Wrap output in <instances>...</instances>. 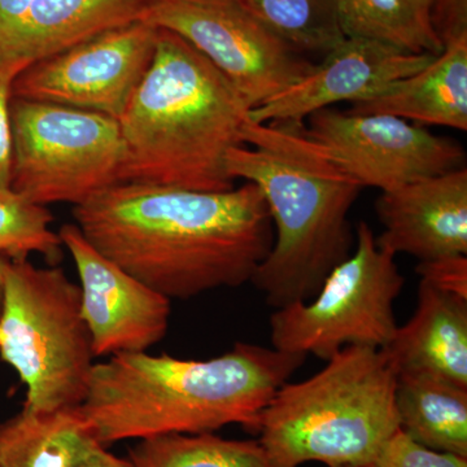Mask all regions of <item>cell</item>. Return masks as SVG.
Masks as SVG:
<instances>
[{
  "mask_svg": "<svg viewBox=\"0 0 467 467\" xmlns=\"http://www.w3.org/2000/svg\"><path fill=\"white\" fill-rule=\"evenodd\" d=\"M306 358L242 342L211 359L121 353L94 365L77 410L104 447L230 425L257 434L264 409Z\"/></svg>",
  "mask_w": 467,
  "mask_h": 467,
  "instance_id": "cell-2",
  "label": "cell"
},
{
  "mask_svg": "<svg viewBox=\"0 0 467 467\" xmlns=\"http://www.w3.org/2000/svg\"><path fill=\"white\" fill-rule=\"evenodd\" d=\"M77 467H134V465L130 460L116 456L107 451L104 445H99Z\"/></svg>",
  "mask_w": 467,
  "mask_h": 467,
  "instance_id": "cell-28",
  "label": "cell"
},
{
  "mask_svg": "<svg viewBox=\"0 0 467 467\" xmlns=\"http://www.w3.org/2000/svg\"><path fill=\"white\" fill-rule=\"evenodd\" d=\"M134 467H269L257 441H230L213 432L142 439L131 448Z\"/></svg>",
  "mask_w": 467,
  "mask_h": 467,
  "instance_id": "cell-21",
  "label": "cell"
},
{
  "mask_svg": "<svg viewBox=\"0 0 467 467\" xmlns=\"http://www.w3.org/2000/svg\"><path fill=\"white\" fill-rule=\"evenodd\" d=\"M306 133L364 187L380 192L465 167L456 140L391 115L326 109L308 117Z\"/></svg>",
  "mask_w": 467,
  "mask_h": 467,
  "instance_id": "cell-11",
  "label": "cell"
},
{
  "mask_svg": "<svg viewBox=\"0 0 467 467\" xmlns=\"http://www.w3.org/2000/svg\"><path fill=\"white\" fill-rule=\"evenodd\" d=\"M347 38L384 43L398 50L438 57L444 43L436 33L430 0H335Z\"/></svg>",
  "mask_w": 467,
  "mask_h": 467,
  "instance_id": "cell-20",
  "label": "cell"
},
{
  "mask_svg": "<svg viewBox=\"0 0 467 467\" xmlns=\"http://www.w3.org/2000/svg\"><path fill=\"white\" fill-rule=\"evenodd\" d=\"M261 23L295 50L325 55L346 36L335 0H244Z\"/></svg>",
  "mask_w": 467,
  "mask_h": 467,
  "instance_id": "cell-22",
  "label": "cell"
},
{
  "mask_svg": "<svg viewBox=\"0 0 467 467\" xmlns=\"http://www.w3.org/2000/svg\"><path fill=\"white\" fill-rule=\"evenodd\" d=\"M153 0H0V64L36 63L142 21Z\"/></svg>",
  "mask_w": 467,
  "mask_h": 467,
  "instance_id": "cell-15",
  "label": "cell"
},
{
  "mask_svg": "<svg viewBox=\"0 0 467 467\" xmlns=\"http://www.w3.org/2000/svg\"><path fill=\"white\" fill-rule=\"evenodd\" d=\"M142 21L182 36L235 86L251 110L315 64L264 26L244 0H153Z\"/></svg>",
  "mask_w": 467,
  "mask_h": 467,
  "instance_id": "cell-9",
  "label": "cell"
},
{
  "mask_svg": "<svg viewBox=\"0 0 467 467\" xmlns=\"http://www.w3.org/2000/svg\"><path fill=\"white\" fill-rule=\"evenodd\" d=\"M0 358L26 387L24 408L75 409L94 368L81 288L60 267L9 264L0 313Z\"/></svg>",
  "mask_w": 467,
  "mask_h": 467,
  "instance_id": "cell-6",
  "label": "cell"
},
{
  "mask_svg": "<svg viewBox=\"0 0 467 467\" xmlns=\"http://www.w3.org/2000/svg\"><path fill=\"white\" fill-rule=\"evenodd\" d=\"M431 17L441 42L467 34V0H430Z\"/></svg>",
  "mask_w": 467,
  "mask_h": 467,
  "instance_id": "cell-27",
  "label": "cell"
},
{
  "mask_svg": "<svg viewBox=\"0 0 467 467\" xmlns=\"http://www.w3.org/2000/svg\"><path fill=\"white\" fill-rule=\"evenodd\" d=\"M420 281L436 290L467 300V257L466 254L420 261L416 267Z\"/></svg>",
  "mask_w": 467,
  "mask_h": 467,
  "instance_id": "cell-26",
  "label": "cell"
},
{
  "mask_svg": "<svg viewBox=\"0 0 467 467\" xmlns=\"http://www.w3.org/2000/svg\"><path fill=\"white\" fill-rule=\"evenodd\" d=\"M434 55L409 54L384 43L344 38L303 78L252 109L254 122L306 125L318 110L370 100L425 67Z\"/></svg>",
  "mask_w": 467,
  "mask_h": 467,
  "instance_id": "cell-13",
  "label": "cell"
},
{
  "mask_svg": "<svg viewBox=\"0 0 467 467\" xmlns=\"http://www.w3.org/2000/svg\"><path fill=\"white\" fill-rule=\"evenodd\" d=\"M32 63L26 60L7 61L0 64V192L11 189L12 133L11 100L12 88L17 78Z\"/></svg>",
  "mask_w": 467,
  "mask_h": 467,
  "instance_id": "cell-25",
  "label": "cell"
},
{
  "mask_svg": "<svg viewBox=\"0 0 467 467\" xmlns=\"http://www.w3.org/2000/svg\"><path fill=\"white\" fill-rule=\"evenodd\" d=\"M251 109L182 36L159 29L155 55L124 115L119 183L230 192L227 153L243 144Z\"/></svg>",
  "mask_w": 467,
  "mask_h": 467,
  "instance_id": "cell-4",
  "label": "cell"
},
{
  "mask_svg": "<svg viewBox=\"0 0 467 467\" xmlns=\"http://www.w3.org/2000/svg\"><path fill=\"white\" fill-rule=\"evenodd\" d=\"M58 236L78 272L82 315L95 358L147 352L162 340L171 300L95 250L78 226L67 223Z\"/></svg>",
  "mask_w": 467,
  "mask_h": 467,
  "instance_id": "cell-12",
  "label": "cell"
},
{
  "mask_svg": "<svg viewBox=\"0 0 467 467\" xmlns=\"http://www.w3.org/2000/svg\"><path fill=\"white\" fill-rule=\"evenodd\" d=\"M158 27L135 21L27 67L12 98L99 113L119 121L155 55Z\"/></svg>",
  "mask_w": 467,
  "mask_h": 467,
  "instance_id": "cell-10",
  "label": "cell"
},
{
  "mask_svg": "<svg viewBox=\"0 0 467 467\" xmlns=\"http://www.w3.org/2000/svg\"><path fill=\"white\" fill-rule=\"evenodd\" d=\"M383 350L398 376L438 378L467 389V300L420 281L414 315Z\"/></svg>",
  "mask_w": 467,
  "mask_h": 467,
  "instance_id": "cell-16",
  "label": "cell"
},
{
  "mask_svg": "<svg viewBox=\"0 0 467 467\" xmlns=\"http://www.w3.org/2000/svg\"><path fill=\"white\" fill-rule=\"evenodd\" d=\"M368 467H467V459L429 450L399 430Z\"/></svg>",
  "mask_w": 467,
  "mask_h": 467,
  "instance_id": "cell-24",
  "label": "cell"
},
{
  "mask_svg": "<svg viewBox=\"0 0 467 467\" xmlns=\"http://www.w3.org/2000/svg\"><path fill=\"white\" fill-rule=\"evenodd\" d=\"M11 261L0 256V313H2L3 300H5V275Z\"/></svg>",
  "mask_w": 467,
  "mask_h": 467,
  "instance_id": "cell-29",
  "label": "cell"
},
{
  "mask_svg": "<svg viewBox=\"0 0 467 467\" xmlns=\"http://www.w3.org/2000/svg\"><path fill=\"white\" fill-rule=\"evenodd\" d=\"M335 467H362V466H335Z\"/></svg>",
  "mask_w": 467,
  "mask_h": 467,
  "instance_id": "cell-30",
  "label": "cell"
},
{
  "mask_svg": "<svg viewBox=\"0 0 467 467\" xmlns=\"http://www.w3.org/2000/svg\"><path fill=\"white\" fill-rule=\"evenodd\" d=\"M11 190L46 205H81L119 183V122L99 113L11 100Z\"/></svg>",
  "mask_w": 467,
  "mask_h": 467,
  "instance_id": "cell-8",
  "label": "cell"
},
{
  "mask_svg": "<svg viewBox=\"0 0 467 467\" xmlns=\"http://www.w3.org/2000/svg\"><path fill=\"white\" fill-rule=\"evenodd\" d=\"M356 238L355 252L334 267L312 299L270 316L272 348L327 361L346 347L383 349L391 342L399 326L393 306L404 276L367 223H358Z\"/></svg>",
  "mask_w": 467,
  "mask_h": 467,
  "instance_id": "cell-7",
  "label": "cell"
},
{
  "mask_svg": "<svg viewBox=\"0 0 467 467\" xmlns=\"http://www.w3.org/2000/svg\"><path fill=\"white\" fill-rule=\"evenodd\" d=\"M398 373L383 349L346 347L315 376L279 387L257 434L269 467H368L400 430Z\"/></svg>",
  "mask_w": 467,
  "mask_h": 467,
  "instance_id": "cell-5",
  "label": "cell"
},
{
  "mask_svg": "<svg viewBox=\"0 0 467 467\" xmlns=\"http://www.w3.org/2000/svg\"><path fill=\"white\" fill-rule=\"evenodd\" d=\"M226 171L256 184L275 238L251 284L273 308L308 301L352 254L349 212L364 187L316 142L306 125L254 122L227 153Z\"/></svg>",
  "mask_w": 467,
  "mask_h": 467,
  "instance_id": "cell-3",
  "label": "cell"
},
{
  "mask_svg": "<svg viewBox=\"0 0 467 467\" xmlns=\"http://www.w3.org/2000/svg\"><path fill=\"white\" fill-rule=\"evenodd\" d=\"M350 113L391 115L420 126L467 130V34L413 75L370 100L352 104Z\"/></svg>",
  "mask_w": 467,
  "mask_h": 467,
  "instance_id": "cell-17",
  "label": "cell"
},
{
  "mask_svg": "<svg viewBox=\"0 0 467 467\" xmlns=\"http://www.w3.org/2000/svg\"><path fill=\"white\" fill-rule=\"evenodd\" d=\"M99 445L77 408H23L0 423V467H77Z\"/></svg>",
  "mask_w": 467,
  "mask_h": 467,
  "instance_id": "cell-18",
  "label": "cell"
},
{
  "mask_svg": "<svg viewBox=\"0 0 467 467\" xmlns=\"http://www.w3.org/2000/svg\"><path fill=\"white\" fill-rule=\"evenodd\" d=\"M73 216L95 250L171 300L251 282L275 239L251 182L223 192L116 183Z\"/></svg>",
  "mask_w": 467,
  "mask_h": 467,
  "instance_id": "cell-1",
  "label": "cell"
},
{
  "mask_svg": "<svg viewBox=\"0 0 467 467\" xmlns=\"http://www.w3.org/2000/svg\"><path fill=\"white\" fill-rule=\"evenodd\" d=\"M54 216L46 205L27 201L8 189L0 192V256L20 263L30 254H39L57 265L63 242L50 225Z\"/></svg>",
  "mask_w": 467,
  "mask_h": 467,
  "instance_id": "cell-23",
  "label": "cell"
},
{
  "mask_svg": "<svg viewBox=\"0 0 467 467\" xmlns=\"http://www.w3.org/2000/svg\"><path fill=\"white\" fill-rule=\"evenodd\" d=\"M400 430L429 450L467 459V389L414 374L398 376Z\"/></svg>",
  "mask_w": 467,
  "mask_h": 467,
  "instance_id": "cell-19",
  "label": "cell"
},
{
  "mask_svg": "<svg viewBox=\"0 0 467 467\" xmlns=\"http://www.w3.org/2000/svg\"><path fill=\"white\" fill-rule=\"evenodd\" d=\"M383 232L378 247L411 254L420 261L467 254V169L422 178L391 192L376 202Z\"/></svg>",
  "mask_w": 467,
  "mask_h": 467,
  "instance_id": "cell-14",
  "label": "cell"
}]
</instances>
